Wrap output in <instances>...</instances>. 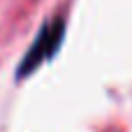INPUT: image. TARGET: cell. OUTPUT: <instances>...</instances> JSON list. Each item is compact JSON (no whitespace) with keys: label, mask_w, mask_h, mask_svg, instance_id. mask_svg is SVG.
<instances>
[{"label":"cell","mask_w":132,"mask_h":132,"mask_svg":"<svg viewBox=\"0 0 132 132\" xmlns=\"http://www.w3.org/2000/svg\"><path fill=\"white\" fill-rule=\"evenodd\" d=\"M65 37V21L63 19H51L42 26L37 39L32 42V46L28 49V53L23 56L19 70H16V77H28L30 72H35L44 60H49L51 56H56L60 42Z\"/></svg>","instance_id":"6da1fadb"}]
</instances>
